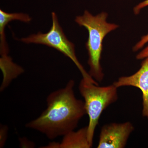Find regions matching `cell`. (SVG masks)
I'll use <instances>...</instances> for the list:
<instances>
[{"instance_id":"obj_1","label":"cell","mask_w":148,"mask_h":148,"mask_svg":"<svg viewBox=\"0 0 148 148\" xmlns=\"http://www.w3.org/2000/svg\"><path fill=\"white\" fill-rule=\"evenodd\" d=\"M75 85L71 80L65 87L51 93L47 98L46 109L26 127L44 134L50 140L75 129L86 112L84 102L75 96Z\"/></svg>"},{"instance_id":"obj_2","label":"cell","mask_w":148,"mask_h":148,"mask_svg":"<svg viewBox=\"0 0 148 148\" xmlns=\"http://www.w3.org/2000/svg\"><path fill=\"white\" fill-rule=\"evenodd\" d=\"M108 15L107 12H103L93 16L85 10L82 15L77 16L75 19L77 24L85 27L88 32L86 47L88 55V63L90 67L88 73L99 82L102 81L104 76L101 64L103 40L109 33L119 27L117 24L107 21Z\"/></svg>"},{"instance_id":"obj_3","label":"cell","mask_w":148,"mask_h":148,"mask_svg":"<svg viewBox=\"0 0 148 148\" xmlns=\"http://www.w3.org/2000/svg\"><path fill=\"white\" fill-rule=\"evenodd\" d=\"M117 89L113 84L101 87L98 84L83 79L80 82L79 92L84 99L86 114L89 117L88 139L92 146L95 128L101 114L108 106L117 101Z\"/></svg>"},{"instance_id":"obj_4","label":"cell","mask_w":148,"mask_h":148,"mask_svg":"<svg viewBox=\"0 0 148 148\" xmlns=\"http://www.w3.org/2000/svg\"><path fill=\"white\" fill-rule=\"evenodd\" d=\"M52 26L48 32L45 34L39 32L23 38L21 41L27 44L44 45L53 48L70 58L76 66L82 75L83 79L86 81L98 84L97 81L86 72L78 60L76 55L75 45L69 41L63 32L54 12L51 13Z\"/></svg>"},{"instance_id":"obj_5","label":"cell","mask_w":148,"mask_h":148,"mask_svg":"<svg viewBox=\"0 0 148 148\" xmlns=\"http://www.w3.org/2000/svg\"><path fill=\"white\" fill-rule=\"evenodd\" d=\"M134 130L130 122L105 125L101 128L97 148H124Z\"/></svg>"},{"instance_id":"obj_6","label":"cell","mask_w":148,"mask_h":148,"mask_svg":"<svg viewBox=\"0 0 148 148\" xmlns=\"http://www.w3.org/2000/svg\"><path fill=\"white\" fill-rule=\"evenodd\" d=\"M143 60L140 69L130 76L121 77L113 84L117 88L131 86L142 91L143 99V116L148 119V57Z\"/></svg>"},{"instance_id":"obj_7","label":"cell","mask_w":148,"mask_h":148,"mask_svg":"<svg viewBox=\"0 0 148 148\" xmlns=\"http://www.w3.org/2000/svg\"><path fill=\"white\" fill-rule=\"evenodd\" d=\"M45 148H90L92 146L88 139L87 126L75 132L74 130L64 135L60 143H51Z\"/></svg>"},{"instance_id":"obj_8","label":"cell","mask_w":148,"mask_h":148,"mask_svg":"<svg viewBox=\"0 0 148 148\" xmlns=\"http://www.w3.org/2000/svg\"><path fill=\"white\" fill-rule=\"evenodd\" d=\"M148 42V34L143 36L141 38L140 40L134 47L132 48V50L134 52L138 51L139 49H141Z\"/></svg>"},{"instance_id":"obj_9","label":"cell","mask_w":148,"mask_h":148,"mask_svg":"<svg viewBox=\"0 0 148 148\" xmlns=\"http://www.w3.org/2000/svg\"><path fill=\"white\" fill-rule=\"evenodd\" d=\"M148 6V0H145L139 3L133 8V12L135 15H138L143 9Z\"/></svg>"},{"instance_id":"obj_10","label":"cell","mask_w":148,"mask_h":148,"mask_svg":"<svg viewBox=\"0 0 148 148\" xmlns=\"http://www.w3.org/2000/svg\"><path fill=\"white\" fill-rule=\"evenodd\" d=\"M148 57V45L136 56V58L138 60H142Z\"/></svg>"}]
</instances>
